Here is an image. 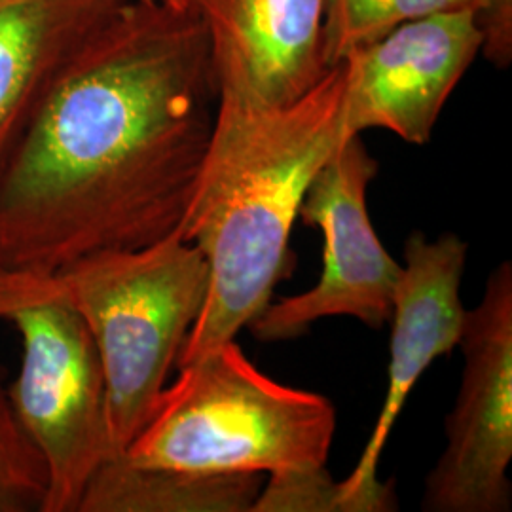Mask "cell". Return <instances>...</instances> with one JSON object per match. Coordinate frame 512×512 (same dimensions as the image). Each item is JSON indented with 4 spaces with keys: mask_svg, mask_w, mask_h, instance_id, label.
I'll list each match as a JSON object with an SVG mask.
<instances>
[{
    "mask_svg": "<svg viewBox=\"0 0 512 512\" xmlns=\"http://www.w3.org/2000/svg\"><path fill=\"white\" fill-rule=\"evenodd\" d=\"M120 2H141V4H156V6H169V8H186L184 0H120Z\"/></svg>",
    "mask_w": 512,
    "mask_h": 512,
    "instance_id": "cell-16",
    "label": "cell"
},
{
    "mask_svg": "<svg viewBox=\"0 0 512 512\" xmlns=\"http://www.w3.org/2000/svg\"><path fill=\"white\" fill-rule=\"evenodd\" d=\"M219 99L202 19L122 2L55 73L0 165V264L57 272L177 232Z\"/></svg>",
    "mask_w": 512,
    "mask_h": 512,
    "instance_id": "cell-1",
    "label": "cell"
},
{
    "mask_svg": "<svg viewBox=\"0 0 512 512\" xmlns=\"http://www.w3.org/2000/svg\"><path fill=\"white\" fill-rule=\"evenodd\" d=\"M475 10L484 33L482 54L495 67L512 61V0H327L325 55L329 67L412 19Z\"/></svg>",
    "mask_w": 512,
    "mask_h": 512,
    "instance_id": "cell-13",
    "label": "cell"
},
{
    "mask_svg": "<svg viewBox=\"0 0 512 512\" xmlns=\"http://www.w3.org/2000/svg\"><path fill=\"white\" fill-rule=\"evenodd\" d=\"M346 65L304 97L256 107L220 97L183 238L209 264V289L177 366L236 340L291 272L289 239L317 171L348 139Z\"/></svg>",
    "mask_w": 512,
    "mask_h": 512,
    "instance_id": "cell-2",
    "label": "cell"
},
{
    "mask_svg": "<svg viewBox=\"0 0 512 512\" xmlns=\"http://www.w3.org/2000/svg\"><path fill=\"white\" fill-rule=\"evenodd\" d=\"M46 494V463L14 412L0 363V512H42Z\"/></svg>",
    "mask_w": 512,
    "mask_h": 512,
    "instance_id": "cell-14",
    "label": "cell"
},
{
    "mask_svg": "<svg viewBox=\"0 0 512 512\" xmlns=\"http://www.w3.org/2000/svg\"><path fill=\"white\" fill-rule=\"evenodd\" d=\"M177 370L120 458L141 467L262 476L327 467L336 433L327 397L277 384L236 340Z\"/></svg>",
    "mask_w": 512,
    "mask_h": 512,
    "instance_id": "cell-3",
    "label": "cell"
},
{
    "mask_svg": "<svg viewBox=\"0 0 512 512\" xmlns=\"http://www.w3.org/2000/svg\"><path fill=\"white\" fill-rule=\"evenodd\" d=\"M251 512H346L342 486L327 467L268 476Z\"/></svg>",
    "mask_w": 512,
    "mask_h": 512,
    "instance_id": "cell-15",
    "label": "cell"
},
{
    "mask_svg": "<svg viewBox=\"0 0 512 512\" xmlns=\"http://www.w3.org/2000/svg\"><path fill=\"white\" fill-rule=\"evenodd\" d=\"M467 251V243L456 234L427 239L423 232H412L404 243V264L389 319L387 391L361 458L340 480L346 512L399 509L393 480H378V463L421 374L459 346L467 315L459 293Z\"/></svg>",
    "mask_w": 512,
    "mask_h": 512,
    "instance_id": "cell-8",
    "label": "cell"
},
{
    "mask_svg": "<svg viewBox=\"0 0 512 512\" xmlns=\"http://www.w3.org/2000/svg\"><path fill=\"white\" fill-rule=\"evenodd\" d=\"M463 374L446 448L423 486L425 512H509L512 484V264L486 281L459 338Z\"/></svg>",
    "mask_w": 512,
    "mask_h": 512,
    "instance_id": "cell-6",
    "label": "cell"
},
{
    "mask_svg": "<svg viewBox=\"0 0 512 512\" xmlns=\"http://www.w3.org/2000/svg\"><path fill=\"white\" fill-rule=\"evenodd\" d=\"M475 10L440 12L395 27L342 61L344 131L387 129L410 145L431 141L448 97L482 52Z\"/></svg>",
    "mask_w": 512,
    "mask_h": 512,
    "instance_id": "cell-9",
    "label": "cell"
},
{
    "mask_svg": "<svg viewBox=\"0 0 512 512\" xmlns=\"http://www.w3.org/2000/svg\"><path fill=\"white\" fill-rule=\"evenodd\" d=\"M264 476L141 467L110 458L93 473L76 512H251Z\"/></svg>",
    "mask_w": 512,
    "mask_h": 512,
    "instance_id": "cell-12",
    "label": "cell"
},
{
    "mask_svg": "<svg viewBox=\"0 0 512 512\" xmlns=\"http://www.w3.org/2000/svg\"><path fill=\"white\" fill-rule=\"evenodd\" d=\"M378 162L361 135H351L313 177L298 217L325 238L323 272L315 287L270 302L249 323L258 342L302 336L319 319L348 315L370 329L391 319L401 264L378 238L366 207Z\"/></svg>",
    "mask_w": 512,
    "mask_h": 512,
    "instance_id": "cell-7",
    "label": "cell"
},
{
    "mask_svg": "<svg viewBox=\"0 0 512 512\" xmlns=\"http://www.w3.org/2000/svg\"><path fill=\"white\" fill-rule=\"evenodd\" d=\"M0 321L21 336V368L8 395L48 469L42 512H76L93 473L114 458L92 332L55 272L4 264Z\"/></svg>",
    "mask_w": 512,
    "mask_h": 512,
    "instance_id": "cell-5",
    "label": "cell"
},
{
    "mask_svg": "<svg viewBox=\"0 0 512 512\" xmlns=\"http://www.w3.org/2000/svg\"><path fill=\"white\" fill-rule=\"evenodd\" d=\"M202 19L220 97L285 107L332 67L325 55L327 0H184Z\"/></svg>",
    "mask_w": 512,
    "mask_h": 512,
    "instance_id": "cell-10",
    "label": "cell"
},
{
    "mask_svg": "<svg viewBox=\"0 0 512 512\" xmlns=\"http://www.w3.org/2000/svg\"><path fill=\"white\" fill-rule=\"evenodd\" d=\"M120 0H0V165L55 73Z\"/></svg>",
    "mask_w": 512,
    "mask_h": 512,
    "instance_id": "cell-11",
    "label": "cell"
},
{
    "mask_svg": "<svg viewBox=\"0 0 512 512\" xmlns=\"http://www.w3.org/2000/svg\"><path fill=\"white\" fill-rule=\"evenodd\" d=\"M55 274L99 351L110 446L120 458L150 420L202 313L209 264L179 228L147 247L80 256Z\"/></svg>",
    "mask_w": 512,
    "mask_h": 512,
    "instance_id": "cell-4",
    "label": "cell"
}]
</instances>
